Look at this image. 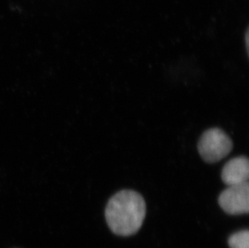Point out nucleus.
I'll return each instance as SVG.
<instances>
[{
    "label": "nucleus",
    "instance_id": "nucleus-1",
    "mask_svg": "<svg viewBox=\"0 0 249 248\" xmlns=\"http://www.w3.org/2000/svg\"><path fill=\"white\" fill-rule=\"evenodd\" d=\"M146 204L139 193L124 190L110 198L105 210L107 223L114 234L130 236L141 229L145 218Z\"/></svg>",
    "mask_w": 249,
    "mask_h": 248
},
{
    "label": "nucleus",
    "instance_id": "nucleus-2",
    "mask_svg": "<svg viewBox=\"0 0 249 248\" xmlns=\"http://www.w3.org/2000/svg\"><path fill=\"white\" fill-rule=\"evenodd\" d=\"M233 148L231 139L221 129H208L202 133L197 143V149L207 163H216L225 158Z\"/></svg>",
    "mask_w": 249,
    "mask_h": 248
},
{
    "label": "nucleus",
    "instance_id": "nucleus-3",
    "mask_svg": "<svg viewBox=\"0 0 249 248\" xmlns=\"http://www.w3.org/2000/svg\"><path fill=\"white\" fill-rule=\"evenodd\" d=\"M218 201L223 211L228 214L236 215L249 213V181L228 186L220 194Z\"/></svg>",
    "mask_w": 249,
    "mask_h": 248
},
{
    "label": "nucleus",
    "instance_id": "nucleus-4",
    "mask_svg": "<svg viewBox=\"0 0 249 248\" xmlns=\"http://www.w3.org/2000/svg\"><path fill=\"white\" fill-rule=\"evenodd\" d=\"M249 177V159L244 156L230 159L222 169V180L228 186L247 182Z\"/></svg>",
    "mask_w": 249,
    "mask_h": 248
},
{
    "label": "nucleus",
    "instance_id": "nucleus-5",
    "mask_svg": "<svg viewBox=\"0 0 249 248\" xmlns=\"http://www.w3.org/2000/svg\"><path fill=\"white\" fill-rule=\"evenodd\" d=\"M228 245L230 248H249V230H240L231 234L228 239Z\"/></svg>",
    "mask_w": 249,
    "mask_h": 248
},
{
    "label": "nucleus",
    "instance_id": "nucleus-6",
    "mask_svg": "<svg viewBox=\"0 0 249 248\" xmlns=\"http://www.w3.org/2000/svg\"><path fill=\"white\" fill-rule=\"evenodd\" d=\"M249 32H247V33H246V35H245V40H246V46H247V47H246V49H247L248 53H249Z\"/></svg>",
    "mask_w": 249,
    "mask_h": 248
}]
</instances>
